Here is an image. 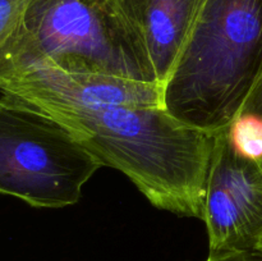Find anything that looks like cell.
<instances>
[{"label": "cell", "mask_w": 262, "mask_h": 261, "mask_svg": "<svg viewBox=\"0 0 262 261\" xmlns=\"http://www.w3.org/2000/svg\"><path fill=\"white\" fill-rule=\"evenodd\" d=\"M63 123L102 166L122 171L160 210L202 219L215 135L163 106L32 104Z\"/></svg>", "instance_id": "6da1fadb"}, {"label": "cell", "mask_w": 262, "mask_h": 261, "mask_svg": "<svg viewBox=\"0 0 262 261\" xmlns=\"http://www.w3.org/2000/svg\"><path fill=\"white\" fill-rule=\"evenodd\" d=\"M262 74V0H205L164 83L163 106L189 127L229 129Z\"/></svg>", "instance_id": "7a4b0ae2"}, {"label": "cell", "mask_w": 262, "mask_h": 261, "mask_svg": "<svg viewBox=\"0 0 262 261\" xmlns=\"http://www.w3.org/2000/svg\"><path fill=\"white\" fill-rule=\"evenodd\" d=\"M0 64L48 66L159 84L122 0H28Z\"/></svg>", "instance_id": "3957f363"}, {"label": "cell", "mask_w": 262, "mask_h": 261, "mask_svg": "<svg viewBox=\"0 0 262 261\" xmlns=\"http://www.w3.org/2000/svg\"><path fill=\"white\" fill-rule=\"evenodd\" d=\"M102 164L45 110L0 97V193L33 207L77 204Z\"/></svg>", "instance_id": "277c9868"}, {"label": "cell", "mask_w": 262, "mask_h": 261, "mask_svg": "<svg viewBox=\"0 0 262 261\" xmlns=\"http://www.w3.org/2000/svg\"><path fill=\"white\" fill-rule=\"evenodd\" d=\"M202 220L211 253L257 250L262 240V160L238 153L229 129L215 135Z\"/></svg>", "instance_id": "5b68a950"}, {"label": "cell", "mask_w": 262, "mask_h": 261, "mask_svg": "<svg viewBox=\"0 0 262 261\" xmlns=\"http://www.w3.org/2000/svg\"><path fill=\"white\" fill-rule=\"evenodd\" d=\"M0 92L30 104L59 101L84 106H163L158 83L101 73L64 72L48 66L0 64Z\"/></svg>", "instance_id": "8992f818"}, {"label": "cell", "mask_w": 262, "mask_h": 261, "mask_svg": "<svg viewBox=\"0 0 262 261\" xmlns=\"http://www.w3.org/2000/svg\"><path fill=\"white\" fill-rule=\"evenodd\" d=\"M137 28L163 90L176 67L205 0H122Z\"/></svg>", "instance_id": "52a82bcc"}, {"label": "cell", "mask_w": 262, "mask_h": 261, "mask_svg": "<svg viewBox=\"0 0 262 261\" xmlns=\"http://www.w3.org/2000/svg\"><path fill=\"white\" fill-rule=\"evenodd\" d=\"M234 147L250 159L262 160V119L253 115H241L229 128Z\"/></svg>", "instance_id": "ba28073f"}, {"label": "cell", "mask_w": 262, "mask_h": 261, "mask_svg": "<svg viewBox=\"0 0 262 261\" xmlns=\"http://www.w3.org/2000/svg\"><path fill=\"white\" fill-rule=\"evenodd\" d=\"M28 0H0V53L17 33Z\"/></svg>", "instance_id": "9c48e42d"}, {"label": "cell", "mask_w": 262, "mask_h": 261, "mask_svg": "<svg viewBox=\"0 0 262 261\" xmlns=\"http://www.w3.org/2000/svg\"><path fill=\"white\" fill-rule=\"evenodd\" d=\"M206 261H262V251H233V252L209 253Z\"/></svg>", "instance_id": "30bf717a"}, {"label": "cell", "mask_w": 262, "mask_h": 261, "mask_svg": "<svg viewBox=\"0 0 262 261\" xmlns=\"http://www.w3.org/2000/svg\"><path fill=\"white\" fill-rule=\"evenodd\" d=\"M241 115H253V117L262 119V74L256 83L255 89L251 92Z\"/></svg>", "instance_id": "8fae6325"}, {"label": "cell", "mask_w": 262, "mask_h": 261, "mask_svg": "<svg viewBox=\"0 0 262 261\" xmlns=\"http://www.w3.org/2000/svg\"><path fill=\"white\" fill-rule=\"evenodd\" d=\"M257 250L262 251V240L260 241V243H258V246H257Z\"/></svg>", "instance_id": "7c38bea8"}]
</instances>
